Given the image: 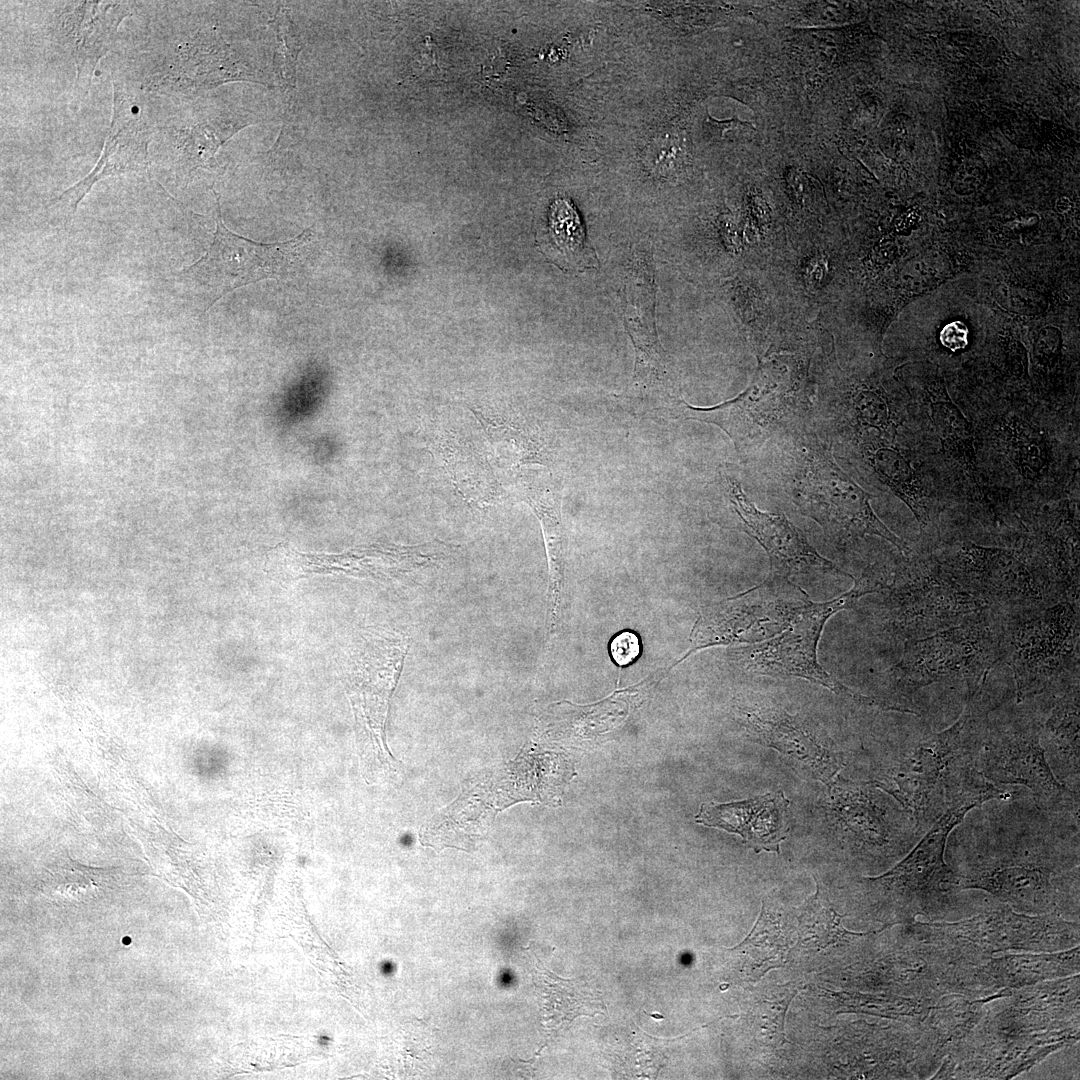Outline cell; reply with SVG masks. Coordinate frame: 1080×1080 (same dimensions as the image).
<instances>
[{
	"mask_svg": "<svg viewBox=\"0 0 1080 1080\" xmlns=\"http://www.w3.org/2000/svg\"><path fill=\"white\" fill-rule=\"evenodd\" d=\"M765 444L759 459L763 478L777 496L800 514L814 520L826 540L844 547L867 535L879 536L909 556L908 544L875 514V497L851 479L836 463L832 444L808 421Z\"/></svg>",
	"mask_w": 1080,
	"mask_h": 1080,
	"instance_id": "cell-1",
	"label": "cell"
},
{
	"mask_svg": "<svg viewBox=\"0 0 1080 1080\" xmlns=\"http://www.w3.org/2000/svg\"><path fill=\"white\" fill-rule=\"evenodd\" d=\"M983 687L968 695L954 724L913 741L873 782L908 810L924 832L959 803L981 805L1010 797L986 779L979 766L989 726Z\"/></svg>",
	"mask_w": 1080,
	"mask_h": 1080,
	"instance_id": "cell-2",
	"label": "cell"
},
{
	"mask_svg": "<svg viewBox=\"0 0 1080 1080\" xmlns=\"http://www.w3.org/2000/svg\"><path fill=\"white\" fill-rule=\"evenodd\" d=\"M1036 827L991 831L964 868L953 870L959 890H983L1005 905L1036 915L1056 912L1060 878L1078 868V839Z\"/></svg>",
	"mask_w": 1080,
	"mask_h": 1080,
	"instance_id": "cell-3",
	"label": "cell"
},
{
	"mask_svg": "<svg viewBox=\"0 0 1080 1080\" xmlns=\"http://www.w3.org/2000/svg\"><path fill=\"white\" fill-rule=\"evenodd\" d=\"M985 611L964 623L904 643L892 669L889 690L873 697L879 709L917 714L913 697L936 683L965 682L969 694L985 685L988 672L1001 660V626Z\"/></svg>",
	"mask_w": 1080,
	"mask_h": 1080,
	"instance_id": "cell-4",
	"label": "cell"
},
{
	"mask_svg": "<svg viewBox=\"0 0 1080 1080\" xmlns=\"http://www.w3.org/2000/svg\"><path fill=\"white\" fill-rule=\"evenodd\" d=\"M1079 617L1074 605L1058 602L1020 615L1001 626L1002 658L1011 665L1017 702L1079 686Z\"/></svg>",
	"mask_w": 1080,
	"mask_h": 1080,
	"instance_id": "cell-5",
	"label": "cell"
},
{
	"mask_svg": "<svg viewBox=\"0 0 1080 1080\" xmlns=\"http://www.w3.org/2000/svg\"><path fill=\"white\" fill-rule=\"evenodd\" d=\"M810 399L786 367L764 365L742 394L712 407L683 402L681 418L722 429L743 462L749 461L772 437L812 416Z\"/></svg>",
	"mask_w": 1080,
	"mask_h": 1080,
	"instance_id": "cell-6",
	"label": "cell"
},
{
	"mask_svg": "<svg viewBox=\"0 0 1080 1080\" xmlns=\"http://www.w3.org/2000/svg\"><path fill=\"white\" fill-rule=\"evenodd\" d=\"M409 640L386 630H370L361 637L346 675V691L353 710L361 759L368 773L395 771L398 761L387 747L385 724Z\"/></svg>",
	"mask_w": 1080,
	"mask_h": 1080,
	"instance_id": "cell-7",
	"label": "cell"
},
{
	"mask_svg": "<svg viewBox=\"0 0 1080 1080\" xmlns=\"http://www.w3.org/2000/svg\"><path fill=\"white\" fill-rule=\"evenodd\" d=\"M852 579L854 585L847 592L828 602H811L773 639L743 649L739 655L744 669L759 675L802 678L873 707L869 696L858 694L838 682L817 659L818 642L827 620L841 610L852 608L861 597L886 588L885 582L868 571Z\"/></svg>",
	"mask_w": 1080,
	"mask_h": 1080,
	"instance_id": "cell-8",
	"label": "cell"
},
{
	"mask_svg": "<svg viewBox=\"0 0 1080 1080\" xmlns=\"http://www.w3.org/2000/svg\"><path fill=\"white\" fill-rule=\"evenodd\" d=\"M883 591L884 627L904 643L960 625L988 610L959 587L938 562L908 558Z\"/></svg>",
	"mask_w": 1080,
	"mask_h": 1080,
	"instance_id": "cell-9",
	"label": "cell"
},
{
	"mask_svg": "<svg viewBox=\"0 0 1080 1080\" xmlns=\"http://www.w3.org/2000/svg\"><path fill=\"white\" fill-rule=\"evenodd\" d=\"M1041 726L1025 719L997 727L989 723L980 751V770L996 786L1027 787L1041 811L1078 816V793L1053 773L1041 743Z\"/></svg>",
	"mask_w": 1080,
	"mask_h": 1080,
	"instance_id": "cell-10",
	"label": "cell"
},
{
	"mask_svg": "<svg viewBox=\"0 0 1080 1080\" xmlns=\"http://www.w3.org/2000/svg\"><path fill=\"white\" fill-rule=\"evenodd\" d=\"M942 570L985 607L1035 611L1060 599L1049 581L1017 550L964 543L946 560Z\"/></svg>",
	"mask_w": 1080,
	"mask_h": 1080,
	"instance_id": "cell-11",
	"label": "cell"
},
{
	"mask_svg": "<svg viewBox=\"0 0 1080 1080\" xmlns=\"http://www.w3.org/2000/svg\"><path fill=\"white\" fill-rule=\"evenodd\" d=\"M811 602L789 578L768 575L762 583L712 606L697 624L694 647L764 642L783 632Z\"/></svg>",
	"mask_w": 1080,
	"mask_h": 1080,
	"instance_id": "cell-12",
	"label": "cell"
},
{
	"mask_svg": "<svg viewBox=\"0 0 1080 1080\" xmlns=\"http://www.w3.org/2000/svg\"><path fill=\"white\" fill-rule=\"evenodd\" d=\"M216 197V229L205 255L182 272L215 296L264 279L284 276L294 266L302 249L312 239L306 228L294 239L261 243L231 232L223 223L219 195Z\"/></svg>",
	"mask_w": 1080,
	"mask_h": 1080,
	"instance_id": "cell-13",
	"label": "cell"
},
{
	"mask_svg": "<svg viewBox=\"0 0 1080 1080\" xmlns=\"http://www.w3.org/2000/svg\"><path fill=\"white\" fill-rule=\"evenodd\" d=\"M979 806L977 802L967 801L949 808L903 860L883 875L868 880L895 895L916 914L938 911L954 892L960 891L956 874L945 861L948 836L970 810Z\"/></svg>",
	"mask_w": 1080,
	"mask_h": 1080,
	"instance_id": "cell-14",
	"label": "cell"
},
{
	"mask_svg": "<svg viewBox=\"0 0 1080 1080\" xmlns=\"http://www.w3.org/2000/svg\"><path fill=\"white\" fill-rule=\"evenodd\" d=\"M712 486L714 495L719 496L730 510L738 527L767 553L769 575L790 579L795 574L831 573L852 578L820 555L784 514L758 509L744 493L739 478L729 466L718 468Z\"/></svg>",
	"mask_w": 1080,
	"mask_h": 1080,
	"instance_id": "cell-15",
	"label": "cell"
},
{
	"mask_svg": "<svg viewBox=\"0 0 1080 1080\" xmlns=\"http://www.w3.org/2000/svg\"><path fill=\"white\" fill-rule=\"evenodd\" d=\"M448 547L439 543L417 546L373 544L338 554L302 553L292 556L295 578L334 574L385 579L429 566L447 556Z\"/></svg>",
	"mask_w": 1080,
	"mask_h": 1080,
	"instance_id": "cell-16",
	"label": "cell"
},
{
	"mask_svg": "<svg viewBox=\"0 0 1080 1080\" xmlns=\"http://www.w3.org/2000/svg\"><path fill=\"white\" fill-rule=\"evenodd\" d=\"M113 115L101 156L94 169L54 200L76 211L92 186L106 177L146 171L150 165V131L140 107L128 92L113 81Z\"/></svg>",
	"mask_w": 1080,
	"mask_h": 1080,
	"instance_id": "cell-17",
	"label": "cell"
},
{
	"mask_svg": "<svg viewBox=\"0 0 1080 1080\" xmlns=\"http://www.w3.org/2000/svg\"><path fill=\"white\" fill-rule=\"evenodd\" d=\"M738 711L743 726L755 741L808 769L816 779L828 782L844 767L841 757L798 716L753 700Z\"/></svg>",
	"mask_w": 1080,
	"mask_h": 1080,
	"instance_id": "cell-18",
	"label": "cell"
},
{
	"mask_svg": "<svg viewBox=\"0 0 1080 1080\" xmlns=\"http://www.w3.org/2000/svg\"><path fill=\"white\" fill-rule=\"evenodd\" d=\"M790 801L783 791L741 801L703 804L695 821L739 835L756 853L780 852L789 832L787 809Z\"/></svg>",
	"mask_w": 1080,
	"mask_h": 1080,
	"instance_id": "cell-19",
	"label": "cell"
},
{
	"mask_svg": "<svg viewBox=\"0 0 1080 1080\" xmlns=\"http://www.w3.org/2000/svg\"><path fill=\"white\" fill-rule=\"evenodd\" d=\"M125 2H70L60 15L59 34L77 68L78 85L89 87L98 61L108 52L118 25L130 14Z\"/></svg>",
	"mask_w": 1080,
	"mask_h": 1080,
	"instance_id": "cell-20",
	"label": "cell"
},
{
	"mask_svg": "<svg viewBox=\"0 0 1080 1080\" xmlns=\"http://www.w3.org/2000/svg\"><path fill=\"white\" fill-rule=\"evenodd\" d=\"M857 445L876 478L907 505L920 529L929 528L935 518L931 499L905 452L894 441L883 439H868Z\"/></svg>",
	"mask_w": 1080,
	"mask_h": 1080,
	"instance_id": "cell-21",
	"label": "cell"
},
{
	"mask_svg": "<svg viewBox=\"0 0 1080 1080\" xmlns=\"http://www.w3.org/2000/svg\"><path fill=\"white\" fill-rule=\"evenodd\" d=\"M924 404L942 451L977 483L975 436L971 422L951 399L943 379L929 376L924 383Z\"/></svg>",
	"mask_w": 1080,
	"mask_h": 1080,
	"instance_id": "cell-22",
	"label": "cell"
},
{
	"mask_svg": "<svg viewBox=\"0 0 1080 1080\" xmlns=\"http://www.w3.org/2000/svg\"><path fill=\"white\" fill-rule=\"evenodd\" d=\"M1041 743L1046 759L1057 777L1067 786L1079 788V686L1061 695L1041 726Z\"/></svg>",
	"mask_w": 1080,
	"mask_h": 1080,
	"instance_id": "cell-23",
	"label": "cell"
},
{
	"mask_svg": "<svg viewBox=\"0 0 1080 1080\" xmlns=\"http://www.w3.org/2000/svg\"><path fill=\"white\" fill-rule=\"evenodd\" d=\"M538 964L532 972L545 1022L554 1029L579 1016L594 1017L607 1010L601 993L583 979H563Z\"/></svg>",
	"mask_w": 1080,
	"mask_h": 1080,
	"instance_id": "cell-24",
	"label": "cell"
},
{
	"mask_svg": "<svg viewBox=\"0 0 1080 1080\" xmlns=\"http://www.w3.org/2000/svg\"><path fill=\"white\" fill-rule=\"evenodd\" d=\"M538 238V248L562 270L580 272L598 267L596 252L587 242L580 217L566 199L552 203L547 229Z\"/></svg>",
	"mask_w": 1080,
	"mask_h": 1080,
	"instance_id": "cell-25",
	"label": "cell"
},
{
	"mask_svg": "<svg viewBox=\"0 0 1080 1080\" xmlns=\"http://www.w3.org/2000/svg\"><path fill=\"white\" fill-rule=\"evenodd\" d=\"M169 76L178 87L212 88L216 85L246 79L250 75L238 65L230 48L221 41H195L179 48Z\"/></svg>",
	"mask_w": 1080,
	"mask_h": 1080,
	"instance_id": "cell-26",
	"label": "cell"
},
{
	"mask_svg": "<svg viewBox=\"0 0 1080 1080\" xmlns=\"http://www.w3.org/2000/svg\"><path fill=\"white\" fill-rule=\"evenodd\" d=\"M788 949V940L778 918L764 903L750 934L743 942L729 950L730 969L740 980L757 981L769 970L786 963Z\"/></svg>",
	"mask_w": 1080,
	"mask_h": 1080,
	"instance_id": "cell-27",
	"label": "cell"
},
{
	"mask_svg": "<svg viewBox=\"0 0 1080 1080\" xmlns=\"http://www.w3.org/2000/svg\"><path fill=\"white\" fill-rule=\"evenodd\" d=\"M517 494L526 502L539 518L546 542L552 578L553 604L562 581L564 562V541L561 521V495L551 482L543 479L524 477L517 484Z\"/></svg>",
	"mask_w": 1080,
	"mask_h": 1080,
	"instance_id": "cell-28",
	"label": "cell"
},
{
	"mask_svg": "<svg viewBox=\"0 0 1080 1080\" xmlns=\"http://www.w3.org/2000/svg\"><path fill=\"white\" fill-rule=\"evenodd\" d=\"M1000 438L1006 454L1020 475L1030 481L1044 477L1051 457L1044 434L1018 417L1002 422Z\"/></svg>",
	"mask_w": 1080,
	"mask_h": 1080,
	"instance_id": "cell-29",
	"label": "cell"
},
{
	"mask_svg": "<svg viewBox=\"0 0 1080 1080\" xmlns=\"http://www.w3.org/2000/svg\"><path fill=\"white\" fill-rule=\"evenodd\" d=\"M841 918L817 885L816 893L805 901L798 914L800 942L812 948H825L843 940L848 932Z\"/></svg>",
	"mask_w": 1080,
	"mask_h": 1080,
	"instance_id": "cell-30",
	"label": "cell"
},
{
	"mask_svg": "<svg viewBox=\"0 0 1080 1080\" xmlns=\"http://www.w3.org/2000/svg\"><path fill=\"white\" fill-rule=\"evenodd\" d=\"M243 123L216 120L199 123L189 129L183 138V156L192 168L213 167L217 165L215 154L218 149L237 131Z\"/></svg>",
	"mask_w": 1080,
	"mask_h": 1080,
	"instance_id": "cell-31",
	"label": "cell"
},
{
	"mask_svg": "<svg viewBox=\"0 0 1080 1080\" xmlns=\"http://www.w3.org/2000/svg\"><path fill=\"white\" fill-rule=\"evenodd\" d=\"M271 26L276 39L274 68L282 88L292 91L296 84V64L302 49L301 39L287 9L282 6L275 14Z\"/></svg>",
	"mask_w": 1080,
	"mask_h": 1080,
	"instance_id": "cell-32",
	"label": "cell"
},
{
	"mask_svg": "<svg viewBox=\"0 0 1080 1080\" xmlns=\"http://www.w3.org/2000/svg\"><path fill=\"white\" fill-rule=\"evenodd\" d=\"M1061 334L1055 327H1045L1038 333L1033 345V358L1043 368H1052L1061 353Z\"/></svg>",
	"mask_w": 1080,
	"mask_h": 1080,
	"instance_id": "cell-33",
	"label": "cell"
},
{
	"mask_svg": "<svg viewBox=\"0 0 1080 1080\" xmlns=\"http://www.w3.org/2000/svg\"><path fill=\"white\" fill-rule=\"evenodd\" d=\"M609 649L617 665L627 666L635 662L641 653L640 639L635 632L625 630L612 638Z\"/></svg>",
	"mask_w": 1080,
	"mask_h": 1080,
	"instance_id": "cell-34",
	"label": "cell"
},
{
	"mask_svg": "<svg viewBox=\"0 0 1080 1080\" xmlns=\"http://www.w3.org/2000/svg\"><path fill=\"white\" fill-rule=\"evenodd\" d=\"M940 341L951 351L964 349L968 344V329L960 321L951 322L941 330Z\"/></svg>",
	"mask_w": 1080,
	"mask_h": 1080,
	"instance_id": "cell-35",
	"label": "cell"
}]
</instances>
